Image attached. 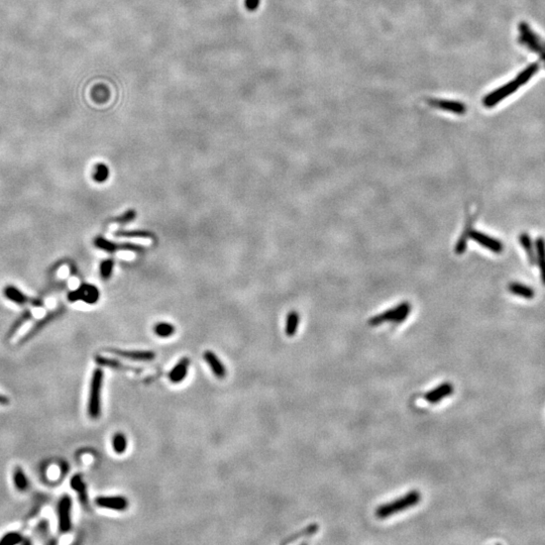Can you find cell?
<instances>
[{
  "instance_id": "6da1fadb",
  "label": "cell",
  "mask_w": 545,
  "mask_h": 545,
  "mask_svg": "<svg viewBox=\"0 0 545 545\" xmlns=\"http://www.w3.org/2000/svg\"><path fill=\"white\" fill-rule=\"evenodd\" d=\"M421 493L419 491H410L397 500H394L390 503L379 506L376 510L375 515L378 519L389 518L395 514H398L399 512L415 507L421 501Z\"/></svg>"
},
{
  "instance_id": "7a4b0ae2",
  "label": "cell",
  "mask_w": 545,
  "mask_h": 545,
  "mask_svg": "<svg viewBox=\"0 0 545 545\" xmlns=\"http://www.w3.org/2000/svg\"><path fill=\"white\" fill-rule=\"evenodd\" d=\"M103 371L101 369H95L89 389V397L87 412L91 419H98L101 415V391L103 384Z\"/></svg>"
},
{
  "instance_id": "3957f363",
  "label": "cell",
  "mask_w": 545,
  "mask_h": 545,
  "mask_svg": "<svg viewBox=\"0 0 545 545\" xmlns=\"http://www.w3.org/2000/svg\"><path fill=\"white\" fill-rule=\"evenodd\" d=\"M411 311V305L408 302H403L400 305L393 307L381 314L372 317L369 320L370 326H378L386 322H392L394 324H400L406 320Z\"/></svg>"
},
{
  "instance_id": "277c9868",
  "label": "cell",
  "mask_w": 545,
  "mask_h": 545,
  "mask_svg": "<svg viewBox=\"0 0 545 545\" xmlns=\"http://www.w3.org/2000/svg\"><path fill=\"white\" fill-rule=\"evenodd\" d=\"M94 245L97 249L110 254L117 251H130L136 253H141L144 251L143 246L140 244L131 242H114L104 238L103 236H96L94 238Z\"/></svg>"
},
{
  "instance_id": "5b68a950",
  "label": "cell",
  "mask_w": 545,
  "mask_h": 545,
  "mask_svg": "<svg viewBox=\"0 0 545 545\" xmlns=\"http://www.w3.org/2000/svg\"><path fill=\"white\" fill-rule=\"evenodd\" d=\"M72 507L73 502L69 495H64L57 506L58 525L61 533L65 534L72 529Z\"/></svg>"
},
{
  "instance_id": "8992f818",
  "label": "cell",
  "mask_w": 545,
  "mask_h": 545,
  "mask_svg": "<svg viewBox=\"0 0 545 545\" xmlns=\"http://www.w3.org/2000/svg\"><path fill=\"white\" fill-rule=\"evenodd\" d=\"M99 298H100V292L97 287L91 284H82L78 289L71 291L68 294V300L70 302L83 301L89 305L98 302Z\"/></svg>"
},
{
  "instance_id": "52a82bcc",
  "label": "cell",
  "mask_w": 545,
  "mask_h": 545,
  "mask_svg": "<svg viewBox=\"0 0 545 545\" xmlns=\"http://www.w3.org/2000/svg\"><path fill=\"white\" fill-rule=\"evenodd\" d=\"M523 84L519 81V79L516 77L513 81L505 84L504 86L498 88L491 93H489L484 98V105L487 107H493L497 105L499 102H501L503 99L510 96L512 93H514L519 87H521Z\"/></svg>"
},
{
  "instance_id": "ba28073f",
  "label": "cell",
  "mask_w": 545,
  "mask_h": 545,
  "mask_svg": "<svg viewBox=\"0 0 545 545\" xmlns=\"http://www.w3.org/2000/svg\"><path fill=\"white\" fill-rule=\"evenodd\" d=\"M3 296L10 302H12V303H14L16 305H19V306H24V305H27V304L31 305V306H34V307H43L44 306V304H43V302L41 300H38V299H35V298H30V297H28L20 289H18L17 287H15L13 285H6L4 287Z\"/></svg>"
},
{
  "instance_id": "9c48e42d",
  "label": "cell",
  "mask_w": 545,
  "mask_h": 545,
  "mask_svg": "<svg viewBox=\"0 0 545 545\" xmlns=\"http://www.w3.org/2000/svg\"><path fill=\"white\" fill-rule=\"evenodd\" d=\"M96 506L113 510V511H125L129 504L125 497L123 496H100L95 500Z\"/></svg>"
},
{
  "instance_id": "30bf717a",
  "label": "cell",
  "mask_w": 545,
  "mask_h": 545,
  "mask_svg": "<svg viewBox=\"0 0 545 545\" xmlns=\"http://www.w3.org/2000/svg\"><path fill=\"white\" fill-rule=\"evenodd\" d=\"M454 385L450 382H445L430 390L424 395V400L430 404H438L443 399L450 397L454 394Z\"/></svg>"
},
{
  "instance_id": "8fae6325",
  "label": "cell",
  "mask_w": 545,
  "mask_h": 545,
  "mask_svg": "<svg viewBox=\"0 0 545 545\" xmlns=\"http://www.w3.org/2000/svg\"><path fill=\"white\" fill-rule=\"evenodd\" d=\"M62 313H63V309H62V308L53 310V311H51L49 313H47L45 316H43L41 319H39L38 321H36V322L32 325V327H31V328L26 332V334L20 339V343H24V342L30 340L33 336H35L36 334H38L46 325H48L52 321H54L56 318H58Z\"/></svg>"
},
{
  "instance_id": "7c38bea8",
  "label": "cell",
  "mask_w": 545,
  "mask_h": 545,
  "mask_svg": "<svg viewBox=\"0 0 545 545\" xmlns=\"http://www.w3.org/2000/svg\"><path fill=\"white\" fill-rule=\"evenodd\" d=\"M470 237L480 243L482 246L490 250L494 253H501L503 251V244L498 239L494 238L488 234L472 229L470 232Z\"/></svg>"
},
{
  "instance_id": "4fadbf2b",
  "label": "cell",
  "mask_w": 545,
  "mask_h": 545,
  "mask_svg": "<svg viewBox=\"0 0 545 545\" xmlns=\"http://www.w3.org/2000/svg\"><path fill=\"white\" fill-rule=\"evenodd\" d=\"M113 355L136 362H152L156 359V354L152 351H123V350H109Z\"/></svg>"
},
{
  "instance_id": "5bb4252c",
  "label": "cell",
  "mask_w": 545,
  "mask_h": 545,
  "mask_svg": "<svg viewBox=\"0 0 545 545\" xmlns=\"http://www.w3.org/2000/svg\"><path fill=\"white\" fill-rule=\"evenodd\" d=\"M428 102L433 107L449 111L452 113H456V114L462 115V114H465L467 111L466 105L463 102H459V101L444 100V99H430Z\"/></svg>"
},
{
  "instance_id": "9a60e30c",
  "label": "cell",
  "mask_w": 545,
  "mask_h": 545,
  "mask_svg": "<svg viewBox=\"0 0 545 545\" xmlns=\"http://www.w3.org/2000/svg\"><path fill=\"white\" fill-rule=\"evenodd\" d=\"M203 357H204V360H205L206 364L208 365L211 372L213 373V375L217 379H220V380L224 379L226 374H227V371H226L224 365L222 364V362L220 361V359L212 351H206L204 353Z\"/></svg>"
},
{
  "instance_id": "2e32d148",
  "label": "cell",
  "mask_w": 545,
  "mask_h": 545,
  "mask_svg": "<svg viewBox=\"0 0 545 545\" xmlns=\"http://www.w3.org/2000/svg\"><path fill=\"white\" fill-rule=\"evenodd\" d=\"M95 363L98 366H100V367H106V368H109V369L122 371V372H135V373L141 372V369H138V368L132 367V366H127V365H124L123 363H121V362H119L117 360L105 358V357H102V356H96L95 357Z\"/></svg>"
},
{
  "instance_id": "e0dca14e",
  "label": "cell",
  "mask_w": 545,
  "mask_h": 545,
  "mask_svg": "<svg viewBox=\"0 0 545 545\" xmlns=\"http://www.w3.org/2000/svg\"><path fill=\"white\" fill-rule=\"evenodd\" d=\"M189 367H190V360L189 358H183L181 359L176 365L175 367L171 370V372L169 373V379L172 383L174 384H179L181 382H183L187 375H188V371H189Z\"/></svg>"
},
{
  "instance_id": "ac0fdd59",
  "label": "cell",
  "mask_w": 545,
  "mask_h": 545,
  "mask_svg": "<svg viewBox=\"0 0 545 545\" xmlns=\"http://www.w3.org/2000/svg\"><path fill=\"white\" fill-rule=\"evenodd\" d=\"M71 488L78 494L80 502L86 506L88 503V493H87V486L85 482L83 481V478L81 475H75L71 478L70 481Z\"/></svg>"
},
{
  "instance_id": "d6986e66",
  "label": "cell",
  "mask_w": 545,
  "mask_h": 545,
  "mask_svg": "<svg viewBox=\"0 0 545 545\" xmlns=\"http://www.w3.org/2000/svg\"><path fill=\"white\" fill-rule=\"evenodd\" d=\"M12 482L15 489L19 492H25L29 487L28 479L20 467H15L12 473Z\"/></svg>"
},
{
  "instance_id": "ffe728a7",
  "label": "cell",
  "mask_w": 545,
  "mask_h": 545,
  "mask_svg": "<svg viewBox=\"0 0 545 545\" xmlns=\"http://www.w3.org/2000/svg\"><path fill=\"white\" fill-rule=\"evenodd\" d=\"M536 251H537V263L540 269L541 280L545 285V241L543 237H538L536 240Z\"/></svg>"
},
{
  "instance_id": "44dd1931",
  "label": "cell",
  "mask_w": 545,
  "mask_h": 545,
  "mask_svg": "<svg viewBox=\"0 0 545 545\" xmlns=\"http://www.w3.org/2000/svg\"><path fill=\"white\" fill-rule=\"evenodd\" d=\"M299 323H300L299 313L297 311H295V310L289 312V314L287 315L286 327H285V332H286L287 336L293 337L296 334L297 330H298Z\"/></svg>"
},
{
  "instance_id": "7402d4cb",
  "label": "cell",
  "mask_w": 545,
  "mask_h": 545,
  "mask_svg": "<svg viewBox=\"0 0 545 545\" xmlns=\"http://www.w3.org/2000/svg\"><path fill=\"white\" fill-rule=\"evenodd\" d=\"M32 317V313L31 311L29 310H25L24 312H22L16 319L15 321L11 324V326L9 327L7 333H6V339H11L14 334L21 328V326L23 324H25L29 319H31Z\"/></svg>"
},
{
  "instance_id": "603a6c76",
  "label": "cell",
  "mask_w": 545,
  "mask_h": 545,
  "mask_svg": "<svg viewBox=\"0 0 545 545\" xmlns=\"http://www.w3.org/2000/svg\"><path fill=\"white\" fill-rule=\"evenodd\" d=\"M319 529V526L318 524L316 523H313V524H310L308 525L307 527L303 528L301 531H298L294 533L293 535H290L288 536L285 540H283L281 543L282 544H288V543H291V542H294L296 540H298L299 538H302V537H306V536H311L313 534H315Z\"/></svg>"
},
{
  "instance_id": "cb8c5ba5",
  "label": "cell",
  "mask_w": 545,
  "mask_h": 545,
  "mask_svg": "<svg viewBox=\"0 0 545 545\" xmlns=\"http://www.w3.org/2000/svg\"><path fill=\"white\" fill-rule=\"evenodd\" d=\"M109 175H110V172H109V168L107 167L106 164L104 163H98L94 166V170H93V180L96 182V183H99V184H102L104 182H106L109 178Z\"/></svg>"
},
{
  "instance_id": "d4e9b609",
  "label": "cell",
  "mask_w": 545,
  "mask_h": 545,
  "mask_svg": "<svg viewBox=\"0 0 545 545\" xmlns=\"http://www.w3.org/2000/svg\"><path fill=\"white\" fill-rule=\"evenodd\" d=\"M114 235L116 237H142V238H150L154 239L155 234L148 230L143 229H133V230H117L114 232Z\"/></svg>"
},
{
  "instance_id": "484cf974",
  "label": "cell",
  "mask_w": 545,
  "mask_h": 545,
  "mask_svg": "<svg viewBox=\"0 0 545 545\" xmlns=\"http://www.w3.org/2000/svg\"><path fill=\"white\" fill-rule=\"evenodd\" d=\"M111 444H112V449L114 451L115 454L117 455H122L125 453L126 449H127V439H126V436L121 433V432H117L115 433L113 436H112V440H111Z\"/></svg>"
},
{
  "instance_id": "4316f807",
  "label": "cell",
  "mask_w": 545,
  "mask_h": 545,
  "mask_svg": "<svg viewBox=\"0 0 545 545\" xmlns=\"http://www.w3.org/2000/svg\"><path fill=\"white\" fill-rule=\"evenodd\" d=\"M509 290L517 296L523 297L525 299H531L534 297V291L529 288L528 286H525L520 283H512L509 286Z\"/></svg>"
},
{
  "instance_id": "83f0119b",
  "label": "cell",
  "mask_w": 545,
  "mask_h": 545,
  "mask_svg": "<svg viewBox=\"0 0 545 545\" xmlns=\"http://www.w3.org/2000/svg\"><path fill=\"white\" fill-rule=\"evenodd\" d=\"M154 331L157 336L161 338H168V337H171L176 332V328L172 323L159 322L155 325Z\"/></svg>"
},
{
  "instance_id": "f1b7e54d",
  "label": "cell",
  "mask_w": 545,
  "mask_h": 545,
  "mask_svg": "<svg viewBox=\"0 0 545 545\" xmlns=\"http://www.w3.org/2000/svg\"><path fill=\"white\" fill-rule=\"evenodd\" d=\"M520 242L523 246V249L526 251L527 253V256H528V259L530 261L531 264H535L536 262V258H535V254H534V250H533V246H532V241L530 239V236L526 233H523L520 235Z\"/></svg>"
},
{
  "instance_id": "f546056e",
  "label": "cell",
  "mask_w": 545,
  "mask_h": 545,
  "mask_svg": "<svg viewBox=\"0 0 545 545\" xmlns=\"http://www.w3.org/2000/svg\"><path fill=\"white\" fill-rule=\"evenodd\" d=\"M114 268V261L111 259L103 260L99 267V271H100V277L103 281H108L113 273Z\"/></svg>"
},
{
  "instance_id": "4dcf8cb0",
  "label": "cell",
  "mask_w": 545,
  "mask_h": 545,
  "mask_svg": "<svg viewBox=\"0 0 545 545\" xmlns=\"http://www.w3.org/2000/svg\"><path fill=\"white\" fill-rule=\"evenodd\" d=\"M23 537L18 532H7L0 539V545H15L22 543Z\"/></svg>"
},
{
  "instance_id": "1f68e13d",
  "label": "cell",
  "mask_w": 545,
  "mask_h": 545,
  "mask_svg": "<svg viewBox=\"0 0 545 545\" xmlns=\"http://www.w3.org/2000/svg\"><path fill=\"white\" fill-rule=\"evenodd\" d=\"M539 69V65L537 63H533L531 65H529L526 69H524L518 76L517 78L519 79V81L522 83V84H525L527 83L530 78L538 71Z\"/></svg>"
},
{
  "instance_id": "d6a6232c",
  "label": "cell",
  "mask_w": 545,
  "mask_h": 545,
  "mask_svg": "<svg viewBox=\"0 0 545 545\" xmlns=\"http://www.w3.org/2000/svg\"><path fill=\"white\" fill-rule=\"evenodd\" d=\"M136 217V211L134 209H128L123 214H121L118 217H115L112 219V222L118 223V224H127L134 220Z\"/></svg>"
},
{
  "instance_id": "836d02e7",
  "label": "cell",
  "mask_w": 545,
  "mask_h": 545,
  "mask_svg": "<svg viewBox=\"0 0 545 545\" xmlns=\"http://www.w3.org/2000/svg\"><path fill=\"white\" fill-rule=\"evenodd\" d=\"M261 3V0H244V6L247 10L256 11Z\"/></svg>"
},
{
  "instance_id": "e575fe53",
  "label": "cell",
  "mask_w": 545,
  "mask_h": 545,
  "mask_svg": "<svg viewBox=\"0 0 545 545\" xmlns=\"http://www.w3.org/2000/svg\"><path fill=\"white\" fill-rule=\"evenodd\" d=\"M9 404V399L6 397V396L0 394V405L2 406H6Z\"/></svg>"
}]
</instances>
